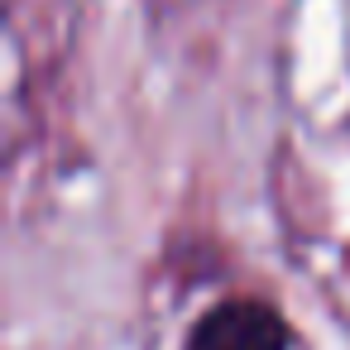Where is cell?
Returning <instances> with one entry per match:
<instances>
[{
	"label": "cell",
	"mask_w": 350,
	"mask_h": 350,
	"mask_svg": "<svg viewBox=\"0 0 350 350\" xmlns=\"http://www.w3.org/2000/svg\"><path fill=\"white\" fill-rule=\"evenodd\" d=\"M187 350H293V331L278 307L259 297H226L197 317Z\"/></svg>",
	"instance_id": "cell-1"
}]
</instances>
